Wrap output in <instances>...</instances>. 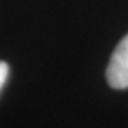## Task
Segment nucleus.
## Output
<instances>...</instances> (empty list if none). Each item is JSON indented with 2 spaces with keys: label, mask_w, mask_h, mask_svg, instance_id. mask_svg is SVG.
Masks as SVG:
<instances>
[{
  "label": "nucleus",
  "mask_w": 128,
  "mask_h": 128,
  "mask_svg": "<svg viewBox=\"0 0 128 128\" xmlns=\"http://www.w3.org/2000/svg\"><path fill=\"white\" fill-rule=\"evenodd\" d=\"M7 77H9V66L4 61H0V91L7 81Z\"/></svg>",
  "instance_id": "obj_2"
},
{
  "label": "nucleus",
  "mask_w": 128,
  "mask_h": 128,
  "mask_svg": "<svg viewBox=\"0 0 128 128\" xmlns=\"http://www.w3.org/2000/svg\"><path fill=\"white\" fill-rule=\"evenodd\" d=\"M107 81L115 90L128 88V34L118 43L107 67Z\"/></svg>",
  "instance_id": "obj_1"
}]
</instances>
